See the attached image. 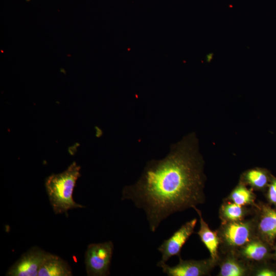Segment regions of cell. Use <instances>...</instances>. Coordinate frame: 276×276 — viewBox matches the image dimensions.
Instances as JSON below:
<instances>
[{
    "instance_id": "cell-1",
    "label": "cell",
    "mask_w": 276,
    "mask_h": 276,
    "mask_svg": "<svg viewBox=\"0 0 276 276\" xmlns=\"http://www.w3.org/2000/svg\"><path fill=\"white\" fill-rule=\"evenodd\" d=\"M194 140L184 138L164 158L149 161L137 181L122 191V200L144 211L152 233L172 214L205 202L203 162Z\"/></svg>"
},
{
    "instance_id": "cell-18",
    "label": "cell",
    "mask_w": 276,
    "mask_h": 276,
    "mask_svg": "<svg viewBox=\"0 0 276 276\" xmlns=\"http://www.w3.org/2000/svg\"><path fill=\"white\" fill-rule=\"evenodd\" d=\"M272 260L276 262V240L272 248Z\"/></svg>"
},
{
    "instance_id": "cell-2",
    "label": "cell",
    "mask_w": 276,
    "mask_h": 276,
    "mask_svg": "<svg viewBox=\"0 0 276 276\" xmlns=\"http://www.w3.org/2000/svg\"><path fill=\"white\" fill-rule=\"evenodd\" d=\"M80 167L73 162L62 173L52 174L45 180V187L49 200L56 214L84 206L76 203L73 197L76 181L80 176Z\"/></svg>"
},
{
    "instance_id": "cell-7",
    "label": "cell",
    "mask_w": 276,
    "mask_h": 276,
    "mask_svg": "<svg viewBox=\"0 0 276 276\" xmlns=\"http://www.w3.org/2000/svg\"><path fill=\"white\" fill-rule=\"evenodd\" d=\"M47 252L37 246H33L22 254L9 268L8 276H38L40 266Z\"/></svg>"
},
{
    "instance_id": "cell-19",
    "label": "cell",
    "mask_w": 276,
    "mask_h": 276,
    "mask_svg": "<svg viewBox=\"0 0 276 276\" xmlns=\"http://www.w3.org/2000/svg\"><path fill=\"white\" fill-rule=\"evenodd\" d=\"M213 58V54H209L206 56V60L207 62H210Z\"/></svg>"
},
{
    "instance_id": "cell-16",
    "label": "cell",
    "mask_w": 276,
    "mask_h": 276,
    "mask_svg": "<svg viewBox=\"0 0 276 276\" xmlns=\"http://www.w3.org/2000/svg\"><path fill=\"white\" fill-rule=\"evenodd\" d=\"M270 260L257 263L256 266L254 268L252 275L256 276H276V262L271 263Z\"/></svg>"
},
{
    "instance_id": "cell-6",
    "label": "cell",
    "mask_w": 276,
    "mask_h": 276,
    "mask_svg": "<svg viewBox=\"0 0 276 276\" xmlns=\"http://www.w3.org/2000/svg\"><path fill=\"white\" fill-rule=\"evenodd\" d=\"M197 222L195 218L186 222L157 248L162 255L160 262L166 263L174 256L180 257L181 250L190 237L194 233Z\"/></svg>"
},
{
    "instance_id": "cell-4",
    "label": "cell",
    "mask_w": 276,
    "mask_h": 276,
    "mask_svg": "<svg viewBox=\"0 0 276 276\" xmlns=\"http://www.w3.org/2000/svg\"><path fill=\"white\" fill-rule=\"evenodd\" d=\"M113 251V244L111 241L89 244L84 261L87 275H109Z\"/></svg>"
},
{
    "instance_id": "cell-10",
    "label": "cell",
    "mask_w": 276,
    "mask_h": 276,
    "mask_svg": "<svg viewBox=\"0 0 276 276\" xmlns=\"http://www.w3.org/2000/svg\"><path fill=\"white\" fill-rule=\"evenodd\" d=\"M227 254L218 263L220 270L218 276H245L252 272L246 260L240 257L236 251H227Z\"/></svg>"
},
{
    "instance_id": "cell-15",
    "label": "cell",
    "mask_w": 276,
    "mask_h": 276,
    "mask_svg": "<svg viewBox=\"0 0 276 276\" xmlns=\"http://www.w3.org/2000/svg\"><path fill=\"white\" fill-rule=\"evenodd\" d=\"M256 196L252 191L248 189L243 182L239 183L230 193L228 200L242 206L255 204Z\"/></svg>"
},
{
    "instance_id": "cell-9",
    "label": "cell",
    "mask_w": 276,
    "mask_h": 276,
    "mask_svg": "<svg viewBox=\"0 0 276 276\" xmlns=\"http://www.w3.org/2000/svg\"><path fill=\"white\" fill-rule=\"evenodd\" d=\"M272 250L270 245L256 237L236 251L246 261L257 263L272 260Z\"/></svg>"
},
{
    "instance_id": "cell-3",
    "label": "cell",
    "mask_w": 276,
    "mask_h": 276,
    "mask_svg": "<svg viewBox=\"0 0 276 276\" xmlns=\"http://www.w3.org/2000/svg\"><path fill=\"white\" fill-rule=\"evenodd\" d=\"M217 232L227 251H237L257 237L255 218L222 223Z\"/></svg>"
},
{
    "instance_id": "cell-20",
    "label": "cell",
    "mask_w": 276,
    "mask_h": 276,
    "mask_svg": "<svg viewBox=\"0 0 276 276\" xmlns=\"http://www.w3.org/2000/svg\"><path fill=\"white\" fill-rule=\"evenodd\" d=\"M30 1V0H26V1H27V2H29V1Z\"/></svg>"
},
{
    "instance_id": "cell-13",
    "label": "cell",
    "mask_w": 276,
    "mask_h": 276,
    "mask_svg": "<svg viewBox=\"0 0 276 276\" xmlns=\"http://www.w3.org/2000/svg\"><path fill=\"white\" fill-rule=\"evenodd\" d=\"M273 175L265 169L255 168L245 172L243 176L244 183L252 189L261 191L266 190Z\"/></svg>"
},
{
    "instance_id": "cell-5",
    "label": "cell",
    "mask_w": 276,
    "mask_h": 276,
    "mask_svg": "<svg viewBox=\"0 0 276 276\" xmlns=\"http://www.w3.org/2000/svg\"><path fill=\"white\" fill-rule=\"evenodd\" d=\"M179 259V263L173 266L160 261L157 266L162 268L163 272L168 276H204L210 275L216 265L210 258L201 260H184L181 257Z\"/></svg>"
},
{
    "instance_id": "cell-12",
    "label": "cell",
    "mask_w": 276,
    "mask_h": 276,
    "mask_svg": "<svg viewBox=\"0 0 276 276\" xmlns=\"http://www.w3.org/2000/svg\"><path fill=\"white\" fill-rule=\"evenodd\" d=\"M71 268L59 256L47 252L40 266L38 276H71Z\"/></svg>"
},
{
    "instance_id": "cell-11",
    "label": "cell",
    "mask_w": 276,
    "mask_h": 276,
    "mask_svg": "<svg viewBox=\"0 0 276 276\" xmlns=\"http://www.w3.org/2000/svg\"><path fill=\"white\" fill-rule=\"evenodd\" d=\"M197 212L200 221V227L197 234L201 241L205 245L210 254V258L216 265L219 260L218 252L220 239L216 232L213 231L202 217L201 212L195 207L193 208Z\"/></svg>"
},
{
    "instance_id": "cell-14",
    "label": "cell",
    "mask_w": 276,
    "mask_h": 276,
    "mask_svg": "<svg viewBox=\"0 0 276 276\" xmlns=\"http://www.w3.org/2000/svg\"><path fill=\"white\" fill-rule=\"evenodd\" d=\"M249 210L242 206L227 200L222 204L219 210V217L222 223L237 222L244 220Z\"/></svg>"
},
{
    "instance_id": "cell-17",
    "label": "cell",
    "mask_w": 276,
    "mask_h": 276,
    "mask_svg": "<svg viewBox=\"0 0 276 276\" xmlns=\"http://www.w3.org/2000/svg\"><path fill=\"white\" fill-rule=\"evenodd\" d=\"M266 198L268 203L276 208V177L274 176L266 189Z\"/></svg>"
},
{
    "instance_id": "cell-8",
    "label": "cell",
    "mask_w": 276,
    "mask_h": 276,
    "mask_svg": "<svg viewBox=\"0 0 276 276\" xmlns=\"http://www.w3.org/2000/svg\"><path fill=\"white\" fill-rule=\"evenodd\" d=\"M255 217L257 237L272 246L276 240V208L269 204L256 205Z\"/></svg>"
}]
</instances>
